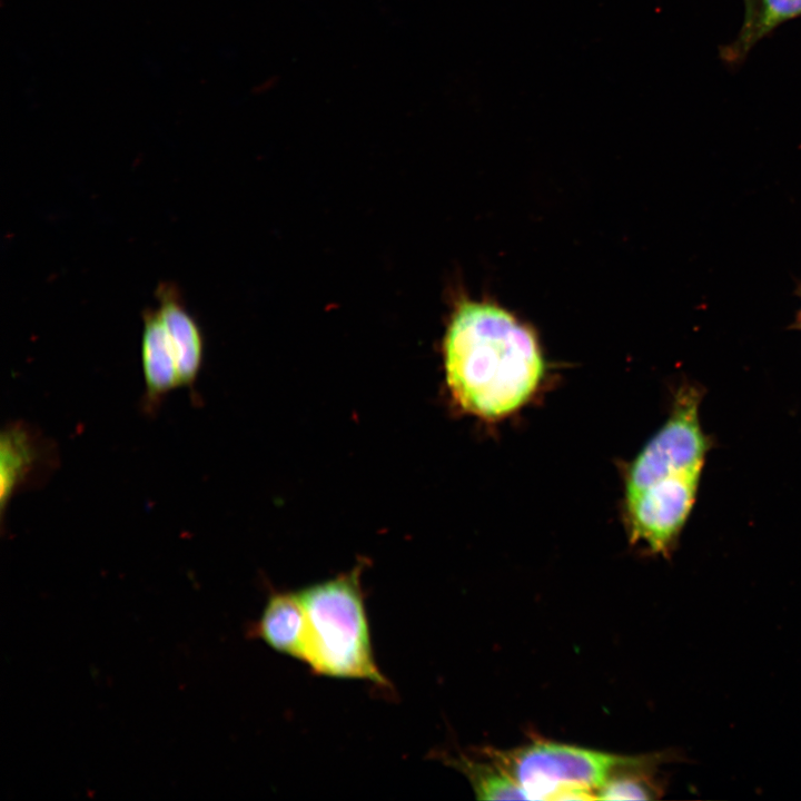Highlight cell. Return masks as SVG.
<instances>
[{"label": "cell", "instance_id": "12", "mask_svg": "<svg viewBox=\"0 0 801 801\" xmlns=\"http://www.w3.org/2000/svg\"><path fill=\"white\" fill-rule=\"evenodd\" d=\"M758 2H759V0H744V3H745L744 20L749 19L753 14V12L758 6Z\"/></svg>", "mask_w": 801, "mask_h": 801}, {"label": "cell", "instance_id": "10", "mask_svg": "<svg viewBox=\"0 0 801 801\" xmlns=\"http://www.w3.org/2000/svg\"><path fill=\"white\" fill-rule=\"evenodd\" d=\"M670 759L668 753L640 755L639 760L614 773L596 792L602 800H654L664 792L656 773Z\"/></svg>", "mask_w": 801, "mask_h": 801}, {"label": "cell", "instance_id": "3", "mask_svg": "<svg viewBox=\"0 0 801 801\" xmlns=\"http://www.w3.org/2000/svg\"><path fill=\"white\" fill-rule=\"evenodd\" d=\"M359 573L297 591L307 617L305 663L319 675L387 686L374 659Z\"/></svg>", "mask_w": 801, "mask_h": 801}, {"label": "cell", "instance_id": "5", "mask_svg": "<svg viewBox=\"0 0 801 801\" xmlns=\"http://www.w3.org/2000/svg\"><path fill=\"white\" fill-rule=\"evenodd\" d=\"M59 463L56 445L36 427L11 421L0 434L1 520L11 500L20 492L42 484Z\"/></svg>", "mask_w": 801, "mask_h": 801}, {"label": "cell", "instance_id": "2", "mask_svg": "<svg viewBox=\"0 0 801 801\" xmlns=\"http://www.w3.org/2000/svg\"><path fill=\"white\" fill-rule=\"evenodd\" d=\"M702 393L681 387L660 431L633 461L625 484L632 543L668 556L693 508L711 447L699 416Z\"/></svg>", "mask_w": 801, "mask_h": 801}, {"label": "cell", "instance_id": "1", "mask_svg": "<svg viewBox=\"0 0 801 801\" xmlns=\"http://www.w3.org/2000/svg\"><path fill=\"white\" fill-rule=\"evenodd\" d=\"M443 347L446 380L455 402L482 418H500L518 409L544 374L532 330L492 303L459 301Z\"/></svg>", "mask_w": 801, "mask_h": 801}, {"label": "cell", "instance_id": "6", "mask_svg": "<svg viewBox=\"0 0 801 801\" xmlns=\"http://www.w3.org/2000/svg\"><path fill=\"white\" fill-rule=\"evenodd\" d=\"M141 365L145 383L142 409L152 415L166 396L181 384V354L157 308L142 313Z\"/></svg>", "mask_w": 801, "mask_h": 801}, {"label": "cell", "instance_id": "8", "mask_svg": "<svg viewBox=\"0 0 801 801\" xmlns=\"http://www.w3.org/2000/svg\"><path fill=\"white\" fill-rule=\"evenodd\" d=\"M156 296L158 314L180 347L182 387L194 392L204 363V334L187 312L177 286L162 283L158 286Z\"/></svg>", "mask_w": 801, "mask_h": 801}, {"label": "cell", "instance_id": "4", "mask_svg": "<svg viewBox=\"0 0 801 801\" xmlns=\"http://www.w3.org/2000/svg\"><path fill=\"white\" fill-rule=\"evenodd\" d=\"M523 789L527 800H592L640 755H621L543 738L513 749L483 748Z\"/></svg>", "mask_w": 801, "mask_h": 801}, {"label": "cell", "instance_id": "11", "mask_svg": "<svg viewBox=\"0 0 801 801\" xmlns=\"http://www.w3.org/2000/svg\"><path fill=\"white\" fill-rule=\"evenodd\" d=\"M800 16L801 0H759L753 14L743 21L738 37L721 48V58L731 63L742 60L771 31Z\"/></svg>", "mask_w": 801, "mask_h": 801}, {"label": "cell", "instance_id": "9", "mask_svg": "<svg viewBox=\"0 0 801 801\" xmlns=\"http://www.w3.org/2000/svg\"><path fill=\"white\" fill-rule=\"evenodd\" d=\"M447 763L462 772L481 800L526 799L523 789L508 771L484 749L477 755H449Z\"/></svg>", "mask_w": 801, "mask_h": 801}, {"label": "cell", "instance_id": "13", "mask_svg": "<svg viewBox=\"0 0 801 801\" xmlns=\"http://www.w3.org/2000/svg\"><path fill=\"white\" fill-rule=\"evenodd\" d=\"M800 297H801V289H800ZM793 327L801 330V307L797 313Z\"/></svg>", "mask_w": 801, "mask_h": 801}, {"label": "cell", "instance_id": "7", "mask_svg": "<svg viewBox=\"0 0 801 801\" xmlns=\"http://www.w3.org/2000/svg\"><path fill=\"white\" fill-rule=\"evenodd\" d=\"M248 634L264 641L273 650L305 663L307 617L297 592L270 594L260 617L250 625Z\"/></svg>", "mask_w": 801, "mask_h": 801}]
</instances>
